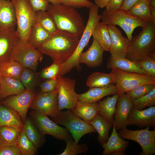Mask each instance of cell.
<instances>
[{
	"label": "cell",
	"mask_w": 155,
	"mask_h": 155,
	"mask_svg": "<svg viewBox=\"0 0 155 155\" xmlns=\"http://www.w3.org/2000/svg\"><path fill=\"white\" fill-rule=\"evenodd\" d=\"M79 40L76 35L58 30L37 49L50 57L53 62H65L73 54Z\"/></svg>",
	"instance_id": "6da1fadb"
},
{
	"label": "cell",
	"mask_w": 155,
	"mask_h": 155,
	"mask_svg": "<svg viewBox=\"0 0 155 155\" xmlns=\"http://www.w3.org/2000/svg\"><path fill=\"white\" fill-rule=\"evenodd\" d=\"M46 11L53 20L58 30L82 36L85 26L83 18L72 7L49 3Z\"/></svg>",
	"instance_id": "7a4b0ae2"
},
{
	"label": "cell",
	"mask_w": 155,
	"mask_h": 155,
	"mask_svg": "<svg viewBox=\"0 0 155 155\" xmlns=\"http://www.w3.org/2000/svg\"><path fill=\"white\" fill-rule=\"evenodd\" d=\"M142 30L130 41L125 57L138 61L155 55V20L146 21Z\"/></svg>",
	"instance_id": "3957f363"
},
{
	"label": "cell",
	"mask_w": 155,
	"mask_h": 155,
	"mask_svg": "<svg viewBox=\"0 0 155 155\" xmlns=\"http://www.w3.org/2000/svg\"><path fill=\"white\" fill-rule=\"evenodd\" d=\"M43 55L28 41L19 38L11 51L9 59L36 72L39 62L42 61Z\"/></svg>",
	"instance_id": "277c9868"
},
{
	"label": "cell",
	"mask_w": 155,
	"mask_h": 155,
	"mask_svg": "<svg viewBox=\"0 0 155 155\" xmlns=\"http://www.w3.org/2000/svg\"><path fill=\"white\" fill-rule=\"evenodd\" d=\"M101 15L102 22L107 25L119 26L125 32L130 41L134 30L138 27L142 28L146 22L130 14L127 11L121 9L112 11L105 9Z\"/></svg>",
	"instance_id": "5b68a950"
},
{
	"label": "cell",
	"mask_w": 155,
	"mask_h": 155,
	"mask_svg": "<svg viewBox=\"0 0 155 155\" xmlns=\"http://www.w3.org/2000/svg\"><path fill=\"white\" fill-rule=\"evenodd\" d=\"M99 8L94 4L89 8L88 21L77 48L72 56L64 63L65 66L69 69L75 67L78 69L80 67L79 62L80 56L87 45L96 26L101 19V15L98 13Z\"/></svg>",
	"instance_id": "8992f818"
},
{
	"label": "cell",
	"mask_w": 155,
	"mask_h": 155,
	"mask_svg": "<svg viewBox=\"0 0 155 155\" xmlns=\"http://www.w3.org/2000/svg\"><path fill=\"white\" fill-rule=\"evenodd\" d=\"M52 119L57 124L64 126L70 132L76 143L84 135L96 132L92 125L82 120L69 110L59 111L56 116Z\"/></svg>",
	"instance_id": "52a82bcc"
},
{
	"label": "cell",
	"mask_w": 155,
	"mask_h": 155,
	"mask_svg": "<svg viewBox=\"0 0 155 155\" xmlns=\"http://www.w3.org/2000/svg\"><path fill=\"white\" fill-rule=\"evenodd\" d=\"M15 10L17 29L19 38L28 41L33 26L36 22V12L32 8L27 0L11 1Z\"/></svg>",
	"instance_id": "ba28073f"
},
{
	"label": "cell",
	"mask_w": 155,
	"mask_h": 155,
	"mask_svg": "<svg viewBox=\"0 0 155 155\" xmlns=\"http://www.w3.org/2000/svg\"><path fill=\"white\" fill-rule=\"evenodd\" d=\"M117 94L121 95L132 90L139 86L146 84H155V78L146 75L125 72L115 68L111 69Z\"/></svg>",
	"instance_id": "9c48e42d"
},
{
	"label": "cell",
	"mask_w": 155,
	"mask_h": 155,
	"mask_svg": "<svg viewBox=\"0 0 155 155\" xmlns=\"http://www.w3.org/2000/svg\"><path fill=\"white\" fill-rule=\"evenodd\" d=\"M150 127L141 130H130L127 128L119 130L118 134L122 139L135 141L141 146L140 155H152L155 154V130Z\"/></svg>",
	"instance_id": "30bf717a"
},
{
	"label": "cell",
	"mask_w": 155,
	"mask_h": 155,
	"mask_svg": "<svg viewBox=\"0 0 155 155\" xmlns=\"http://www.w3.org/2000/svg\"><path fill=\"white\" fill-rule=\"evenodd\" d=\"M31 119L40 133L51 135L57 139L65 140L72 137L69 130L50 120L45 114L34 110L30 113Z\"/></svg>",
	"instance_id": "8fae6325"
},
{
	"label": "cell",
	"mask_w": 155,
	"mask_h": 155,
	"mask_svg": "<svg viewBox=\"0 0 155 155\" xmlns=\"http://www.w3.org/2000/svg\"><path fill=\"white\" fill-rule=\"evenodd\" d=\"M76 83L74 79L60 75L58 78V109H66L72 111L78 101V94L75 90Z\"/></svg>",
	"instance_id": "7c38bea8"
},
{
	"label": "cell",
	"mask_w": 155,
	"mask_h": 155,
	"mask_svg": "<svg viewBox=\"0 0 155 155\" xmlns=\"http://www.w3.org/2000/svg\"><path fill=\"white\" fill-rule=\"evenodd\" d=\"M30 108L53 118L58 113L57 89L49 92L40 91L34 97Z\"/></svg>",
	"instance_id": "4fadbf2b"
},
{
	"label": "cell",
	"mask_w": 155,
	"mask_h": 155,
	"mask_svg": "<svg viewBox=\"0 0 155 155\" xmlns=\"http://www.w3.org/2000/svg\"><path fill=\"white\" fill-rule=\"evenodd\" d=\"M35 95L33 90H26L21 93L12 95L0 100V104L15 110L20 116L23 123L33 99Z\"/></svg>",
	"instance_id": "5bb4252c"
},
{
	"label": "cell",
	"mask_w": 155,
	"mask_h": 155,
	"mask_svg": "<svg viewBox=\"0 0 155 155\" xmlns=\"http://www.w3.org/2000/svg\"><path fill=\"white\" fill-rule=\"evenodd\" d=\"M107 26L111 41L109 51L110 56L114 58L125 57L130 41L123 36L121 31L115 26Z\"/></svg>",
	"instance_id": "9a60e30c"
},
{
	"label": "cell",
	"mask_w": 155,
	"mask_h": 155,
	"mask_svg": "<svg viewBox=\"0 0 155 155\" xmlns=\"http://www.w3.org/2000/svg\"><path fill=\"white\" fill-rule=\"evenodd\" d=\"M128 125H136L140 128L155 126V106L142 110L132 107L128 118Z\"/></svg>",
	"instance_id": "2e32d148"
},
{
	"label": "cell",
	"mask_w": 155,
	"mask_h": 155,
	"mask_svg": "<svg viewBox=\"0 0 155 155\" xmlns=\"http://www.w3.org/2000/svg\"><path fill=\"white\" fill-rule=\"evenodd\" d=\"M132 106L131 100L125 93L119 95L116 104L113 123L116 131L126 128L128 115Z\"/></svg>",
	"instance_id": "e0dca14e"
},
{
	"label": "cell",
	"mask_w": 155,
	"mask_h": 155,
	"mask_svg": "<svg viewBox=\"0 0 155 155\" xmlns=\"http://www.w3.org/2000/svg\"><path fill=\"white\" fill-rule=\"evenodd\" d=\"M104 51L101 46L93 39L88 50L81 53L79 59V63H84L90 68L99 67L103 61Z\"/></svg>",
	"instance_id": "ac0fdd59"
},
{
	"label": "cell",
	"mask_w": 155,
	"mask_h": 155,
	"mask_svg": "<svg viewBox=\"0 0 155 155\" xmlns=\"http://www.w3.org/2000/svg\"><path fill=\"white\" fill-rule=\"evenodd\" d=\"M19 38L15 29L0 28V64L9 60L11 51Z\"/></svg>",
	"instance_id": "d6986e66"
},
{
	"label": "cell",
	"mask_w": 155,
	"mask_h": 155,
	"mask_svg": "<svg viewBox=\"0 0 155 155\" xmlns=\"http://www.w3.org/2000/svg\"><path fill=\"white\" fill-rule=\"evenodd\" d=\"M117 94L116 86L112 84L104 87L90 88L86 92L78 94V101L81 102L93 103L99 101L104 97Z\"/></svg>",
	"instance_id": "ffe728a7"
},
{
	"label": "cell",
	"mask_w": 155,
	"mask_h": 155,
	"mask_svg": "<svg viewBox=\"0 0 155 155\" xmlns=\"http://www.w3.org/2000/svg\"><path fill=\"white\" fill-rule=\"evenodd\" d=\"M16 25L15 11L12 3L9 0H0V28L14 30Z\"/></svg>",
	"instance_id": "44dd1931"
},
{
	"label": "cell",
	"mask_w": 155,
	"mask_h": 155,
	"mask_svg": "<svg viewBox=\"0 0 155 155\" xmlns=\"http://www.w3.org/2000/svg\"><path fill=\"white\" fill-rule=\"evenodd\" d=\"M100 108V105L97 102L87 103L78 101L72 111L76 116L89 123L99 115Z\"/></svg>",
	"instance_id": "7402d4cb"
},
{
	"label": "cell",
	"mask_w": 155,
	"mask_h": 155,
	"mask_svg": "<svg viewBox=\"0 0 155 155\" xmlns=\"http://www.w3.org/2000/svg\"><path fill=\"white\" fill-rule=\"evenodd\" d=\"M0 100L24 92L26 89L19 80L2 77L0 78Z\"/></svg>",
	"instance_id": "603a6c76"
},
{
	"label": "cell",
	"mask_w": 155,
	"mask_h": 155,
	"mask_svg": "<svg viewBox=\"0 0 155 155\" xmlns=\"http://www.w3.org/2000/svg\"><path fill=\"white\" fill-rule=\"evenodd\" d=\"M106 67L108 69H117L125 72L146 75L144 71L135 62L126 57L114 58L110 56L108 59Z\"/></svg>",
	"instance_id": "cb8c5ba5"
},
{
	"label": "cell",
	"mask_w": 155,
	"mask_h": 155,
	"mask_svg": "<svg viewBox=\"0 0 155 155\" xmlns=\"http://www.w3.org/2000/svg\"><path fill=\"white\" fill-rule=\"evenodd\" d=\"M7 126L23 129L24 123L19 114L14 109L0 104V126Z\"/></svg>",
	"instance_id": "d4e9b609"
},
{
	"label": "cell",
	"mask_w": 155,
	"mask_h": 155,
	"mask_svg": "<svg viewBox=\"0 0 155 155\" xmlns=\"http://www.w3.org/2000/svg\"><path fill=\"white\" fill-rule=\"evenodd\" d=\"M113 131L110 137L107 142L102 145L104 149L102 155H109L111 153L117 151L125 152L129 146V142L121 137L117 133L115 126L113 125Z\"/></svg>",
	"instance_id": "484cf974"
},
{
	"label": "cell",
	"mask_w": 155,
	"mask_h": 155,
	"mask_svg": "<svg viewBox=\"0 0 155 155\" xmlns=\"http://www.w3.org/2000/svg\"><path fill=\"white\" fill-rule=\"evenodd\" d=\"M119 97V95L116 94L112 97L108 96L103 100L98 101L100 106L99 115L112 124L114 121L113 117L116 104Z\"/></svg>",
	"instance_id": "4316f807"
},
{
	"label": "cell",
	"mask_w": 155,
	"mask_h": 155,
	"mask_svg": "<svg viewBox=\"0 0 155 155\" xmlns=\"http://www.w3.org/2000/svg\"><path fill=\"white\" fill-rule=\"evenodd\" d=\"M22 130L17 127L0 126V146H17L18 140Z\"/></svg>",
	"instance_id": "83f0119b"
},
{
	"label": "cell",
	"mask_w": 155,
	"mask_h": 155,
	"mask_svg": "<svg viewBox=\"0 0 155 155\" xmlns=\"http://www.w3.org/2000/svg\"><path fill=\"white\" fill-rule=\"evenodd\" d=\"M24 123L23 130L28 138L36 148L40 147L45 142L44 135L40 133L30 117H26Z\"/></svg>",
	"instance_id": "f1b7e54d"
},
{
	"label": "cell",
	"mask_w": 155,
	"mask_h": 155,
	"mask_svg": "<svg viewBox=\"0 0 155 155\" xmlns=\"http://www.w3.org/2000/svg\"><path fill=\"white\" fill-rule=\"evenodd\" d=\"M92 36L104 51H109L111 41L107 25L103 22H99L95 28Z\"/></svg>",
	"instance_id": "f546056e"
},
{
	"label": "cell",
	"mask_w": 155,
	"mask_h": 155,
	"mask_svg": "<svg viewBox=\"0 0 155 155\" xmlns=\"http://www.w3.org/2000/svg\"><path fill=\"white\" fill-rule=\"evenodd\" d=\"M89 123L95 128L98 134V140L101 145L106 143L109 138V133L113 124L98 115Z\"/></svg>",
	"instance_id": "4dcf8cb0"
},
{
	"label": "cell",
	"mask_w": 155,
	"mask_h": 155,
	"mask_svg": "<svg viewBox=\"0 0 155 155\" xmlns=\"http://www.w3.org/2000/svg\"><path fill=\"white\" fill-rule=\"evenodd\" d=\"M114 83V76L111 72H94L88 76L86 81V85L89 88L104 87Z\"/></svg>",
	"instance_id": "1f68e13d"
},
{
	"label": "cell",
	"mask_w": 155,
	"mask_h": 155,
	"mask_svg": "<svg viewBox=\"0 0 155 155\" xmlns=\"http://www.w3.org/2000/svg\"><path fill=\"white\" fill-rule=\"evenodd\" d=\"M52 35L36 22L31 28L28 41L33 47L37 49Z\"/></svg>",
	"instance_id": "d6a6232c"
},
{
	"label": "cell",
	"mask_w": 155,
	"mask_h": 155,
	"mask_svg": "<svg viewBox=\"0 0 155 155\" xmlns=\"http://www.w3.org/2000/svg\"><path fill=\"white\" fill-rule=\"evenodd\" d=\"M23 68L18 63L9 59L0 64V74L2 77L20 80Z\"/></svg>",
	"instance_id": "836d02e7"
},
{
	"label": "cell",
	"mask_w": 155,
	"mask_h": 155,
	"mask_svg": "<svg viewBox=\"0 0 155 155\" xmlns=\"http://www.w3.org/2000/svg\"><path fill=\"white\" fill-rule=\"evenodd\" d=\"M127 11L131 15L145 22L152 19L149 1L147 0H139Z\"/></svg>",
	"instance_id": "e575fe53"
},
{
	"label": "cell",
	"mask_w": 155,
	"mask_h": 155,
	"mask_svg": "<svg viewBox=\"0 0 155 155\" xmlns=\"http://www.w3.org/2000/svg\"><path fill=\"white\" fill-rule=\"evenodd\" d=\"M36 22L47 32L51 35L58 31L52 18L45 11L36 12Z\"/></svg>",
	"instance_id": "d590c367"
},
{
	"label": "cell",
	"mask_w": 155,
	"mask_h": 155,
	"mask_svg": "<svg viewBox=\"0 0 155 155\" xmlns=\"http://www.w3.org/2000/svg\"><path fill=\"white\" fill-rule=\"evenodd\" d=\"M27 68L24 67L20 75V80L26 90H33L38 82V74Z\"/></svg>",
	"instance_id": "8d00e7d4"
},
{
	"label": "cell",
	"mask_w": 155,
	"mask_h": 155,
	"mask_svg": "<svg viewBox=\"0 0 155 155\" xmlns=\"http://www.w3.org/2000/svg\"><path fill=\"white\" fill-rule=\"evenodd\" d=\"M17 146L22 155H34L37 152L38 149L28 138L23 130L19 135Z\"/></svg>",
	"instance_id": "74e56055"
},
{
	"label": "cell",
	"mask_w": 155,
	"mask_h": 155,
	"mask_svg": "<svg viewBox=\"0 0 155 155\" xmlns=\"http://www.w3.org/2000/svg\"><path fill=\"white\" fill-rule=\"evenodd\" d=\"M66 148L62 153L58 155H76L85 154L88 148L86 144H79L75 141L73 137L65 140Z\"/></svg>",
	"instance_id": "f35d334b"
},
{
	"label": "cell",
	"mask_w": 155,
	"mask_h": 155,
	"mask_svg": "<svg viewBox=\"0 0 155 155\" xmlns=\"http://www.w3.org/2000/svg\"><path fill=\"white\" fill-rule=\"evenodd\" d=\"M133 106L139 110H142L146 107L155 105V88L145 96L131 100Z\"/></svg>",
	"instance_id": "ab89813d"
},
{
	"label": "cell",
	"mask_w": 155,
	"mask_h": 155,
	"mask_svg": "<svg viewBox=\"0 0 155 155\" xmlns=\"http://www.w3.org/2000/svg\"><path fill=\"white\" fill-rule=\"evenodd\" d=\"M64 62H53L51 65L42 70L39 73L40 77L45 80L58 78Z\"/></svg>",
	"instance_id": "60d3db41"
},
{
	"label": "cell",
	"mask_w": 155,
	"mask_h": 155,
	"mask_svg": "<svg viewBox=\"0 0 155 155\" xmlns=\"http://www.w3.org/2000/svg\"><path fill=\"white\" fill-rule=\"evenodd\" d=\"M154 88H155V84H144L139 86L134 89L126 92L125 94L131 100L145 96Z\"/></svg>",
	"instance_id": "b9f144b4"
},
{
	"label": "cell",
	"mask_w": 155,
	"mask_h": 155,
	"mask_svg": "<svg viewBox=\"0 0 155 155\" xmlns=\"http://www.w3.org/2000/svg\"><path fill=\"white\" fill-rule=\"evenodd\" d=\"M135 62L144 71L146 75L155 78V55L149 56L142 60Z\"/></svg>",
	"instance_id": "7bdbcfd3"
},
{
	"label": "cell",
	"mask_w": 155,
	"mask_h": 155,
	"mask_svg": "<svg viewBox=\"0 0 155 155\" xmlns=\"http://www.w3.org/2000/svg\"><path fill=\"white\" fill-rule=\"evenodd\" d=\"M64 4L74 8H89L94 3L88 0H63Z\"/></svg>",
	"instance_id": "ee69618b"
},
{
	"label": "cell",
	"mask_w": 155,
	"mask_h": 155,
	"mask_svg": "<svg viewBox=\"0 0 155 155\" xmlns=\"http://www.w3.org/2000/svg\"><path fill=\"white\" fill-rule=\"evenodd\" d=\"M58 78L45 80L40 85L41 92H49L57 89Z\"/></svg>",
	"instance_id": "f6af8a7d"
},
{
	"label": "cell",
	"mask_w": 155,
	"mask_h": 155,
	"mask_svg": "<svg viewBox=\"0 0 155 155\" xmlns=\"http://www.w3.org/2000/svg\"><path fill=\"white\" fill-rule=\"evenodd\" d=\"M30 6L36 12L46 11L50 2L47 0H27Z\"/></svg>",
	"instance_id": "bcb514c9"
},
{
	"label": "cell",
	"mask_w": 155,
	"mask_h": 155,
	"mask_svg": "<svg viewBox=\"0 0 155 155\" xmlns=\"http://www.w3.org/2000/svg\"><path fill=\"white\" fill-rule=\"evenodd\" d=\"M0 155H21L18 146H0Z\"/></svg>",
	"instance_id": "7dc6e473"
},
{
	"label": "cell",
	"mask_w": 155,
	"mask_h": 155,
	"mask_svg": "<svg viewBox=\"0 0 155 155\" xmlns=\"http://www.w3.org/2000/svg\"><path fill=\"white\" fill-rule=\"evenodd\" d=\"M124 0H110L106 7L105 10L112 11L120 9Z\"/></svg>",
	"instance_id": "c3c4849f"
},
{
	"label": "cell",
	"mask_w": 155,
	"mask_h": 155,
	"mask_svg": "<svg viewBox=\"0 0 155 155\" xmlns=\"http://www.w3.org/2000/svg\"><path fill=\"white\" fill-rule=\"evenodd\" d=\"M139 0H124L120 9L128 11Z\"/></svg>",
	"instance_id": "681fc988"
},
{
	"label": "cell",
	"mask_w": 155,
	"mask_h": 155,
	"mask_svg": "<svg viewBox=\"0 0 155 155\" xmlns=\"http://www.w3.org/2000/svg\"><path fill=\"white\" fill-rule=\"evenodd\" d=\"M96 5L99 8L106 7L110 0H93Z\"/></svg>",
	"instance_id": "f907efd6"
},
{
	"label": "cell",
	"mask_w": 155,
	"mask_h": 155,
	"mask_svg": "<svg viewBox=\"0 0 155 155\" xmlns=\"http://www.w3.org/2000/svg\"><path fill=\"white\" fill-rule=\"evenodd\" d=\"M51 3L53 4H63V0H47Z\"/></svg>",
	"instance_id": "816d5d0a"
},
{
	"label": "cell",
	"mask_w": 155,
	"mask_h": 155,
	"mask_svg": "<svg viewBox=\"0 0 155 155\" xmlns=\"http://www.w3.org/2000/svg\"><path fill=\"white\" fill-rule=\"evenodd\" d=\"M125 154V152L121 151H117L111 153L109 155H124Z\"/></svg>",
	"instance_id": "f5cc1de1"
},
{
	"label": "cell",
	"mask_w": 155,
	"mask_h": 155,
	"mask_svg": "<svg viewBox=\"0 0 155 155\" xmlns=\"http://www.w3.org/2000/svg\"><path fill=\"white\" fill-rule=\"evenodd\" d=\"M150 7L155 8V0H150L149 1Z\"/></svg>",
	"instance_id": "db71d44e"
},
{
	"label": "cell",
	"mask_w": 155,
	"mask_h": 155,
	"mask_svg": "<svg viewBox=\"0 0 155 155\" xmlns=\"http://www.w3.org/2000/svg\"><path fill=\"white\" fill-rule=\"evenodd\" d=\"M1 75L0 74V89L1 88V81H0V78H1Z\"/></svg>",
	"instance_id": "11a10c76"
},
{
	"label": "cell",
	"mask_w": 155,
	"mask_h": 155,
	"mask_svg": "<svg viewBox=\"0 0 155 155\" xmlns=\"http://www.w3.org/2000/svg\"><path fill=\"white\" fill-rule=\"evenodd\" d=\"M13 0H11V1H13Z\"/></svg>",
	"instance_id": "9f6ffc18"
},
{
	"label": "cell",
	"mask_w": 155,
	"mask_h": 155,
	"mask_svg": "<svg viewBox=\"0 0 155 155\" xmlns=\"http://www.w3.org/2000/svg\"><path fill=\"white\" fill-rule=\"evenodd\" d=\"M148 1H149L150 0H147Z\"/></svg>",
	"instance_id": "6f0895ef"
}]
</instances>
